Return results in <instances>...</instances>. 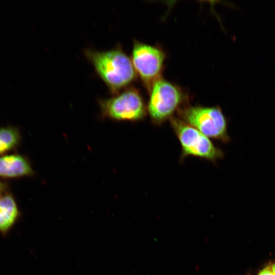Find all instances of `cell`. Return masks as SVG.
I'll list each match as a JSON object with an SVG mask.
<instances>
[{
	"label": "cell",
	"instance_id": "1",
	"mask_svg": "<svg viewBox=\"0 0 275 275\" xmlns=\"http://www.w3.org/2000/svg\"><path fill=\"white\" fill-rule=\"evenodd\" d=\"M84 54L113 95L135 78L132 61L120 46L106 51L87 49Z\"/></svg>",
	"mask_w": 275,
	"mask_h": 275
},
{
	"label": "cell",
	"instance_id": "2",
	"mask_svg": "<svg viewBox=\"0 0 275 275\" xmlns=\"http://www.w3.org/2000/svg\"><path fill=\"white\" fill-rule=\"evenodd\" d=\"M98 103L103 119L136 122L142 120L147 115V107L143 97L132 87L111 97L99 99Z\"/></svg>",
	"mask_w": 275,
	"mask_h": 275
},
{
	"label": "cell",
	"instance_id": "3",
	"mask_svg": "<svg viewBox=\"0 0 275 275\" xmlns=\"http://www.w3.org/2000/svg\"><path fill=\"white\" fill-rule=\"evenodd\" d=\"M170 120L181 145L182 159L191 156L215 162L223 158V151L208 137L181 119L172 117Z\"/></svg>",
	"mask_w": 275,
	"mask_h": 275
},
{
	"label": "cell",
	"instance_id": "4",
	"mask_svg": "<svg viewBox=\"0 0 275 275\" xmlns=\"http://www.w3.org/2000/svg\"><path fill=\"white\" fill-rule=\"evenodd\" d=\"M181 119L208 137L227 143L230 141L227 122L218 106H186L179 111Z\"/></svg>",
	"mask_w": 275,
	"mask_h": 275
},
{
	"label": "cell",
	"instance_id": "5",
	"mask_svg": "<svg viewBox=\"0 0 275 275\" xmlns=\"http://www.w3.org/2000/svg\"><path fill=\"white\" fill-rule=\"evenodd\" d=\"M150 92L147 112L156 125L170 120L184 100V95L178 87L162 78L154 83Z\"/></svg>",
	"mask_w": 275,
	"mask_h": 275
},
{
	"label": "cell",
	"instance_id": "6",
	"mask_svg": "<svg viewBox=\"0 0 275 275\" xmlns=\"http://www.w3.org/2000/svg\"><path fill=\"white\" fill-rule=\"evenodd\" d=\"M165 59L164 52L156 46L138 41L133 44L131 61L135 71L150 91L160 79Z\"/></svg>",
	"mask_w": 275,
	"mask_h": 275
},
{
	"label": "cell",
	"instance_id": "7",
	"mask_svg": "<svg viewBox=\"0 0 275 275\" xmlns=\"http://www.w3.org/2000/svg\"><path fill=\"white\" fill-rule=\"evenodd\" d=\"M35 174L29 160L19 154L0 156V177L17 178L31 177Z\"/></svg>",
	"mask_w": 275,
	"mask_h": 275
},
{
	"label": "cell",
	"instance_id": "8",
	"mask_svg": "<svg viewBox=\"0 0 275 275\" xmlns=\"http://www.w3.org/2000/svg\"><path fill=\"white\" fill-rule=\"evenodd\" d=\"M20 216V211L14 197L7 191L0 198V233L7 235Z\"/></svg>",
	"mask_w": 275,
	"mask_h": 275
},
{
	"label": "cell",
	"instance_id": "9",
	"mask_svg": "<svg viewBox=\"0 0 275 275\" xmlns=\"http://www.w3.org/2000/svg\"><path fill=\"white\" fill-rule=\"evenodd\" d=\"M21 136L14 126L0 127V156L15 149L20 144Z\"/></svg>",
	"mask_w": 275,
	"mask_h": 275
},
{
	"label": "cell",
	"instance_id": "10",
	"mask_svg": "<svg viewBox=\"0 0 275 275\" xmlns=\"http://www.w3.org/2000/svg\"><path fill=\"white\" fill-rule=\"evenodd\" d=\"M257 275H274L271 264H268L264 266L259 271Z\"/></svg>",
	"mask_w": 275,
	"mask_h": 275
},
{
	"label": "cell",
	"instance_id": "11",
	"mask_svg": "<svg viewBox=\"0 0 275 275\" xmlns=\"http://www.w3.org/2000/svg\"><path fill=\"white\" fill-rule=\"evenodd\" d=\"M9 187L6 182L0 180V198L6 193L8 191Z\"/></svg>",
	"mask_w": 275,
	"mask_h": 275
},
{
	"label": "cell",
	"instance_id": "12",
	"mask_svg": "<svg viewBox=\"0 0 275 275\" xmlns=\"http://www.w3.org/2000/svg\"><path fill=\"white\" fill-rule=\"evenodd\" d=\"M272 270L275 275V262L271 264Z\"/></svg>",
	"mask_w": 275,
	"mask_h": 275
}]
</instances>
